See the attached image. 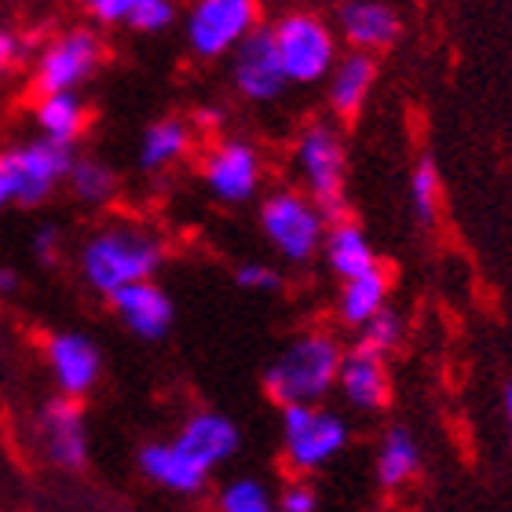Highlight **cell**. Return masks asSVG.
I'll return each instance as SVG.
<instances>
[{"instance_id":"13","label":"cell","mask_w":512,"mask_h":512,"mask_svg":"<svg viewBox=\"0 0 512 512\" xmlns=\"http://www.w3.org/2000/svg\"><path fill=\"white\" fill-rule=\"evenodd\" d=\"M333 26L341 33V41L355 52H384L399 41L403 33V22L395 15L392 4L384 0H341L337 4V15H333Z\"/></svg>"},{"instance_id":"3","label":"cell","mask_w":512,"mask_h":512,"mask_svg":"<svg viewBox=\"0 0 512 512\" xmlns=\"http://www.w3.org/2000/svg\"><path fill=\"white\" fill-rule=\"evenodd\" d=\"M289 85H319L341 59V33L319 11L293 8L271 26Z\"/></svg>"},{"instance_id":"2","label":"cell","mask_w":512,"mask_h":512,"mask_svg":"<svg viewBox=\"0 0 512 512\" xmlns=\"http://www.w3.org/2000/svg\"><path fill=\"white\" fill-rule=\"evenodd\" d=\"M161 260H165V246L154 235L136 227H107V231H96L81 249V275L96 293L114 297L118 289L158 275Z\"/></svg>"},{"instance_id":"17","label":"cell","mask_w":512,"mask_h":512,"mask_svg":"<svg viewBox=\"0 0 512 512\" xmlns=\"http://www.w3.org/2000/svg\"><path fill=\"white\" fill-rule=\"evenodd\" d=\"M377 81V55L355 52L348 48V55L337 59V66L326 77V103L341 121L359 118V110L366 107V99L374 92Z\"/></svg>"},{"instance_id":"22","label":"cell","mask_w":512,"mask_h":512,"mask_svg":"<svg viewBox=\"0 0 512 512\" xmlns=\"http://www.w3.org/2000/svg\"><path fill=\"white\" fill-rule=\"evenodd\" d=\"M421 469V447L410 428L392 425L384 432L381 450H377V483L384 491H399L403 483H410Z\"/></svg>"},{"instance_id":"25","label":"cell","mask_w":512,"mask_h":512,"mask_svg":"<svg viewBox=\"0 0 512 512\" xmlns=\"http://www.w3.org/2000/svg\"><path fill=\"white\" fill-rule=\"evenodd\" d=\"M66 183H70V191H74L77 202H85V205H107L110 198H114V191H118L114 169L103 165L99 158H74Z\"/></svg>"},{"instance_id":"16","label":"cell","mask_w":512,"mask_h":512,"mask_svg":"<svg viewBox=\"0 0 512 512\" xmlns=\"http://www.w3.org/2000/svg\"><path fill=\"white\" fill-rule=\"evenodd\" d=\"M172 443H176L183 454H191L198 465H205V469L213 472L216 465H224L227 458H235L242 436H238V428L231 417L216 414V410H198V414H191L183 421V428L176 432Z\"/></svg>"},{"instance_id":"9","label":"cell","mask_w":512,"mask_h":512,"mask_svg":"<svg viewBox=\"0 0 512 512\" xmlns=\"http://www.w3.org/2000/svg\"><path fill=\"white\" fill-rule=\"evenodd\" d=\"M260 26V0H191L183 37L198 59H224Z\"/></svg>"},{"instance_id":"24","label":"cell","mask_w":512,"mask_h":512,"mask_svg":"<svg viewBox=\"0 0 512 512\" xmlns=\"http://www.w3.org/2000/svg\"><path fill=\"white\" fill-rule=\"evenodd\" d=\"M381 308H388V275H384L381 267L344 282L341 300H337V315H341L344 326H355V330H359V326H366Z\"/></svg>"},{"instance_id":"33","label":"cell","mask_w":512,"mask_h":512,"mask_svg":"<svg viewBox=\"0 0 512 512\" xmlns=\"http://www.w3.org/2000/svg\"><path fill=\"white\" fill-rule=\"evenodd\" d=\"M22 55H26V44H22L19 33L11 30V26H0V77L19 66Z\"/></svg>"},{"instance_id":"37","label":"cell","mask_w":512,"mask_h":512,"mask_svg":"<svg viewBox=\"0 0 512 512\" xmlns=\"http://www.w3.org/2000/svg\"><path fill=\"white\" fill-rule=\"evenodd\" d=\"M8 205H15V194H11V183L4 180V172H0V209H8Z\"/></svg>"},{"instance_id":"32","label":"cell","mask_w":512,"mask_h":512,"mask_svg":"<svg viewBox=\"0 0 512 512\" xmlns=\"http://www.w3.org/2000/svg\"><path fill=\"white\" fill-rule=\"evenodd\" d=\"M319 509V494L311 483H289L286 491L278 494V512H315Z\"/></svg>"},{"instance_id":"20","label":"cell","mask_w":512,"mask_h":512,"mask_svg":"<svg viewBox=\"0 0 512 512\" xmlns=\"http://www.w3.org/2000/svg\"><path fill=\"white\" fill-rule=\"evenodd\" d=\"M322 256H326L330 271L341 278V282L359 278L377 267V253H374V246H370V238H366L363 227L352 224L348 216H344V220H333V224L326 227Z\"/></svg>"},{"instance_id":"14","label":"cell","mask_w":512,"mask_h":512,"mask_svg":"<svg viewBox=\"0 0 512 512\" xmlns=\"http://www.w3.org/2000/svg\"><path fill=\"white\" fill-rule=\"evenodd\" d=\"M48 366H52L59 392L85 399L103 374V355H99L96 341H88L85 333H55L48 341Z\"/></svg>"},{"instance_id":"1","label":"cell","mask_w":512,"mask_h":512,"mask_svg":"<svg viewBox=\"0 0 512 512\" xmlns=\"http://www.w3.org/2000/svg\"><path fill=\"white\" fill-rule=\"evenodd\" d=\"M344 348L330 333H304L264 370V392L278 406L319 403L337 388Z\"/></svg>"},{"instance_id":"5","label":"cell","mask_w":512,"mask_h":512,"mask_svg":"<svg viewBox=\"0 0 512 512\" xmlns=\"http://www.w3.org/2000/svg\"><path fill=\"white\" fill-rule=\"evenodd\" d=\"M107 59L103 37L92 26H74L44 44L37 63H33V88L37 96L48 92H81L99 74Z\"/></svg>"},{"instance_id":"28","label":"cell","mask_w":512,"mask_h":512,"mask_svg":"<svg viewBox=\"0 0 512 512\" xmlns=\"http://www.w3.org/2000/svg\"><path fill=\"white\" fill-rule=\"evenodd\" d=\"M399 337H403V319H399V311H392V308H381L366 326H359V344L370 348V352L388 355L395 344H399Z\"/></svg>"},{"instance_id":"7","label":"cell","mask_w":512,"mask_h":512,"mask_svg":"<svg viewBox=\"0 0 512 512\" xmlns=\"http://www.w3.org/2000/svg\"><path fill=\"white\" fill-rule=\"evenodd\" d=\"M348 447V425L341 414L315 403L282 406V450L293 472H315Z\"/></svg>"},{"instance_id":"29","label":"cell","mask_w":512,"mask_h":512,"mask_svg":"<svg viewBox=\"0 0 512 512\" xmlns=\"http://www.w3.org/2000/svg\"><path fill=\"white\" fill-rule=\"evenodd\" d=\"M172 22H176V0H136L125 26L136 33H165Z\"/></svg>"},{"instance_id":"36","label":"cell","mask_w":512,"mask_h":512,"mask_svg":"<svg viewBox=\"0 0 512 512\" xmlns=\"http://www.w3.org/2000/svg\"><path fill=\"white\" fill-rule=\"evenodd\" d=\"M502 410H505V425H509V443H512V381L502 388Z\"/></svg>"},{"instance_id":"34","label":"cell","mask_w":512,"mask_h":512,"mask_svg":"<svg viewBox=\"0 0 512 512\" xmlns=\"http://www.w3.org/2000/svg\"><path fill=\"white\" fill-rule=\"evenodd\" d=\"M59 249H63L59 227H52V224L37 227V235H33V256H37L41 264H55V260H59Z\"/></svg>"},{"instance_id":"15","label":"cell","mask_w":512,"mask_h":512,"mask_svg":"<svg viewBox=\"0 0 512 512\" xmlns=\"http://www.w3.org/2000/svg\"><path fill=\"white\" fill-rule=\"evenodd\" d=\"M110 300H114L118 319L125 322L136 337H143V341H161V337L172 330L176 308H172V297L154 282V278L132 282V286L118 289Z\"/></svg>"},{"instance_id":"23","label":"cell","mask_w":512,"mask_h":512,"mask_svg":"<svg viewBox=\"0 0 512 512\" xmlns=\"http://www.w3.org/2000/svg\"><path fill=\"white\" fill-rule=\"evenodd\" d=\"M194 143L191 125L183 118H158L143 128L139 139V165L147 172H161L165 165L180 161Z\"/></svg>"},{"instance_id":"12","label":"cell","mask_w":512,"mask_h":512,"mask_svg":"<svg viewBox=\"0 0 512 512\" xmlns=\"http://www.w3.org/2000/svg\"><path fill=\"white\" fill-rule=\"evenodd\" d=\"M37 439L59 469L81 472L88 465L85 403L74 395H59L52 403H44L41 414H37Z\"/></svg>"},{"instance_id":"6","label":"cell","mask_w":512,"mask_h":512,"mask_svg":"<svg viewBox=\"0 0 512 512\" xmlns=\"http://www.w3.org/2000/svg\"><path fill=\"white\" fill-rule=\"evenodd\" d=\"M326 227H330V220L311 202V194L275 191L260 205V231L293 264H308L311 256L319 253Z\"/></svg>"},{"instance_id":"19","label":"cell","mask_w":512,"mask_h":512,"mask_svg":"<svg viewBox=\"0 0 512 512\" xmlns=\"http://www.w3.org/2000/svg\"><path fill=\"white\" fill-rule=\"evenodd\" d=\"M139 469L150 483L172 494H198L209 483V469L198 465L191 454H183L176 443H147L139 450Z\"/></svg>"},{"instance_id":"30","label":"cell","mask_w":512,"mask_h":512,"mask_svg":"<svg viewBox=\"0 0 512 512\" xmlns=\"http://www.w3.org/2000/svg\"><path fill=\"white\" fill-rule=\"evenodd\" d=\"M235 282L242 289H260V293H278V289L286 286V282H282V271L271 264H238Z\"/></svg>"},{"instance_id":"35","label":"cell","mask_w":512,"mask_h":512,"mask_svg":"<svg viewBox=\"0 0 512 512\" xmlns=\"http://www.w3.org/2000/svg\"><path fill=\"white\" fill-rule=\"evenodd\" d=\"M11 293H19V275L11 267H0V297H11Z\"/></svg>"},{"instance_id":"8","label":"cell","mask_w":512,"mask_h":512,"mask_svg":"<svg viewBox=\"0 0 512 512\" xmlns=\"http://www.w3.org/2000/svg\"><path fill=\"white\" fill-rule=\"evenodd\" d=\"M70 165H74V147L44 136L0 150V172L11 183L15 205H26V209L41 205L59 183H66Z\"/></svg>"},{"instance_id":"26","label":"cell","mask_w":512,"mask_h":512,"mask_svg":"<svg viewBox=\"0 0 512 512\" xmlns=\"http://www.w3.org/2000/svg\"><path fill=\"white\" fill-rule=\"evenodd\" d=\"M216 509L220 512H278V498L267 491L264 480L238 476V480L220 487V494H216Z\"/></svg>"},{"instance_id":"31","label":"cell","mask_w":512,"mask_h":512,"mask_svg":"<svg viewBox=\"0 0 512 512\" xmlns=\"http://www.w3.org/2000/svg\"><path fill=\"white\" fill-rule=\"evenodd\" d=\"M81 8L96 26H125L136 0H81Z\"/></svg>"},{"instance_id":"27","label":"cell","mask_w":512,"mask_h":512,"mask_svg":"<svg viewBox=\"0 0 512 512\" xmlns=\"http://www.w3.org/2000/svg\"><path fill=\"white\" fill-rule=\"evenodd\" d=\"M439 191H443V183H439V169L432 158H421L410 172V209H414V220L421 227H432L436 224V213H439Z\"/></svg>"},{"instance_id":"10","label":"cell","mask_w":512,"mask_h":512,"mask_svg":"<svg viewBox=\"0 0 512 512\" xmlns=\"http://www.w3.org/2000/svg\"><path fill=\"white\" fill-rule=\"evenodd\" d=\"M231 85L249 103H271V99L286 92L289 77L271 26H256L246 41L231 52Z\"/></svg>"},{"instance_id":"11","label":"cell","mask_w":512,"mask_h":512,"mask_svg":"<svg viewBox=\"0 0 512 512\" xmlns=\"http://www.w3.org/2000/svg\"><path fill=\"white\" fill-rule=\"evenodd\" d=\"M205 187L227 205L249 202L264 180V165H260V150L246 139H220L202 161Z\"/></svg>"},{"instance_id":"4","label":"cell","mask_w":512,"mask_h":512,"mask_svg":"<svg viewBox=\"0 0 512 512\" xmlns=\"http://www.w3.org/2000/svg\"><path fill=\"white\" fill-rule=\"evenodd\" d=\"M297 169L304 176L311 202L319 205L326 220H344V172L348 150L341 132L330 121H311L297 136Z\"/></svg>"},{"instance_id":"21","label":"cell","mask_w":512,"mask_h":512,"mask_svg":"<svg viewBox=\"0 0 512 512\" xmlns=\"http://www.w3.org/2000/svg\"><path fill=\"white\" fill-rule=\"evenodd\" d=\"M33 125H37V132L44 139L74 147L88 128V103L81 99V92H48V96H37V103H33Z\"/></svg>"},{"instance_id":"18","label":"cell","mask_w":512,"mask_h":512,"mask_svg":"<svg viewBox=\"0 0 512 512\" xmlns=\"http://www.w3.org/2000/svg\"><path fill=\"white\" fill-rule=\"evenodd\" d=\"M337 388H341L344 399L355 410H381L388 403V366H384V355L355 344L352 352H344Z\"/></svg>"}]
</instances>
